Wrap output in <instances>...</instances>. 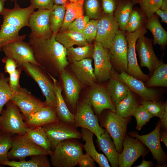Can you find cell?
Listing matches in <instances>:
<instances>
[{
  "label": "cell",
  "instance_id": "6",
  "mask_svg": "<svg viewBox=\"0 0 167 167\" xmlns=\"http://www.w3.org/2000/svg\"><path fill=\"white\" fill-rule=\"evenodd\" d=\"M22 70L37 84L45 98L46 105L55 108L56 99L53 81L42 68L30 63H24Z\"/></svg>",
  "mask_w": 167,
  "mask_h": 167
},
{
  "label": "cell",
  "instance_id": "40",
  "mask_svg": "<svg viewBox=\"0 0 167 167\" xmlns=\"http://www.w3.org/2000/svg\"><path fill=\"white\" fill-rule=\"evenodd\" d=\"M15 92L9 83V77L2 72L0 73V115L3 106L11 101Z\"/></svg>",
  "mask_w": 167,
  "mask_h": 167
},
{
  "label": "cell",
  "instance_id": "15",
  "mask_svg": "<svg viewBox=\"0 0 167 167\" xmlns=\"http://www.w3.org/2000/svg\"><path fill=\"white\" fill-rule=\"evenodd\" d=\"M11 101L19 109L24 121L46 105L45 101H42L27 89L21 87L15 92Z\"/></svg>",
  "mask_w": 167,
  "mask_h": 167
},
{
  "label": "cell",
  "instance_id": "12",
  "mask_svg": "<svg viewBox=\"0 0 167 167\" xmlns=\"http://www.w3.org/2000/svg\"><path fill=\"white\" fill-rule=\"evenodd\" d=\"M74 120L75 127L87 129L96 137H100L105 131L100 125L98 118L92 107L84 100L77 105Z\"/></svg>",
  "mask_w": 167,
  "mask_h": 167
},
{
  "label": "cell",
  "instance_id": "42",
  "mask_svg": "<svg viewBox=\"0 0 167 167\" xmlns=\"http://www.w3.org/2000/svg\"><path fill=\"white\" fill-rule=\"evenodd\" d=\"M142 105L153 116L161 119L167 109V102L162 103L157 101H151L142 100Z\"/></svg>",
  "mask_w": 167,
  "mask_h": 167
},
{
  "label": "cell",
  "instance_id": "46",
  "mask_svg": "<svg viewBox=\"0 0 167 167\" xmlns=\"http://www.w3.org/2000/svg\"><path fill=\"white\" fill-rule=\"evenodd\" d=\"M98 19H92L86 24L82 33L88 42H91L95 39L97 33V25Z\"/></svg>",
  "mask_w": 167,
  "mask_h": 167
},
{
  "label": "cell",
  "instance_id": "7",
  "mask_svg": "<svg viewBox=\"0 0 167 167\" xmlns=\"http://www.w3.org/2000/svg\"><path fill=\"white\" fill-rule=\"evenodd\" d=\"M53 151L45 150L36 144L25 135L12 137V147L9 151V160H25L26 157L37 155H50Z\"/></svg>",
  "mask_w": 167,
  "mask_h": 167
},
{
  "label": "cell",
  "instance_id": "30",
  "mask_svg": "<svg viewBox=\"0 0 167 167\" xmlns=\"http://www.w3.org/2000/svg\"><path fill=\"white\" fill-rule=\"evenodd\" d=\"M106 89L115 106L127 96L129 88L121 81L111 77Z\"/></svg>",
  "mask_w": 167,
  "mask_h": 167
},
{
  "label": "cell",
  "instance_id": "25",
  "mask_svg": "<svg viewBox=\"0 0 167 167\" xmlns=\"http://www.w3.org/2000/svg\"><path fill=\"white\" fill-rule=\"evenodd\" d=\"M59 121L55 108L46 105L31 115L25 122L28 127L34 128Z\"/></svg>",
  "mask_w": 167,
  "mask_h": 167
},
{
  "label": "cell",
  "instance_id": "22",
  "mask_svg": "<svg viewBox=\"0 0 167 167\" xmlns=\"http://www.w3.org/2000/svg\"><path fill=\"white\" fill-rule=\"evenodd\" d=\"M60 76L62 80L67 102L73 109H76L82 84L72 74L65 69Z\"/></svg>",
  "mask_w": 167,
  "mask_h": 167
},
{
  "label": "cell",
  "instance_id": "50",
  "mask_svg": "<svg viewBox=\"0 0 167 167\" xmlns=\"http://www.w3.org/2000/svg\"><path fill=\"white\" fill-rule=\"evenodd\" d=\"M95 161L90 155L86 152L83 154L79 158L76 165L80 167H95Z\"/></svg>",
  "mask_w": 167,
  "mask_h": 167
},
{
  "label": "cell",
  "instance_id": "56",
  "mask_svg": "<svg viewBox=\"0 0 167 167\" xmlns=\"http://www.w3.org/2000/svg\"><path fill=\"white\" fill-rule=\"evenodd\" d=\"M154 164L152 161H145L143 159L142 161L139 165L135 167H151L153 166Z\"/></svg>",
  "mask_w": 167,
  "mask_h": 167
},
{
  "label": "cell",
  "instance_id": "16",
  "mask_svg": "<svg viewBox=\"0 0 167 167\" xmlns=\"http://www.w3.org/2000/svg\"><path fill=\"white\" fill-rule=\"evenodd\" d=\"M92 56L94 68V74L96 81L102 83L109 79L112 68L109 49L104 48L99 42L95 41Z\"/></svg>",
  "mask_w": 167,
  "mask_h": 167
},
{
  "label": "cell",
  "instance_id": "44",
  "mask_svg": "<svg viewBox=\"0 0 167 167\" xmlns=\"http://www.w3.org/2000/svg\"><path fill=\"white\" fill-rule=\"evenodd\" d=\"M12 135L2 133L0 136V162L9 160L8 154L12 147Z\"/></svg>",
  "mask_w": 167,
  "mask_h": 167
},
{
  "label": "cell",
  "instance_id": "37",
  "mask_svg": "<svg viewBox=\"0 0 167 167\" xmlns=\"http://www.w3.org/2000/svg\"><path fill=\"white\" fill-rule=\"evenodd\" d=\"M94 45L88 44L82 46L66 49V58L69 62L78 61L87 58H92Z\"/></svg>",
  "mask_w": 167,
  "mask_h": 167
},
{
  "label": "cell",
  "instance_id": "32",
  "mask_svg": "<svg viewBox=\"0 0 167 167\" xmlns=\"http://www.w3.org/2000/svg\"><path fill=\"white\" fill-rule=\"evenodd\" d=\"M46 155H37L31 156L28 161L25 160L16 161L9 160L0 162L3 165L11 167H50L51 165Z\"/></svg>",
  "mask_w": 167,
  "mask_h": 167
},
{
  "label": "cell",
  "instance_id": "27",
  "mask_svg": "<svg viewBox=\"0 0 167 167\" xmlns=\"http://www.w3.org/2000/svg\"><path fill=\"white\" fill-rule=\"evenodd\" d=\"M82 138L85 141L83 147L86 152L88 154L100 167H110L106 157L96 150L93 141L94 134L88 130L81 128Z\"/></svg>",
  "mask_w": 167,
  "mask_h": 167
},
{
  "label": "cell",
  "instance_id": "53",
  "mask_svg": "<svg viewBox=\"0 0 167 167\" xmlns=\"http://www.w3.org/2000/svg\"><path fill=\"white\" fill-rule=\"evenodd\" d=\"M156 15L161 18V22L167 23V11H163L159 9L155 12Z\"/></svg>",
  "mask_w": 167,
  "mask_h": 167
},
{
  "label": "cell",
  "instance_id": "3",
  "mask_svg": "<svg viewBox=\"0 0 167 167\" xmlns=\"http://www.w3.org/2000/svg\"><path fill=\"white\" fill-rule=\"evenodd\" d=\"M1 15L3 20L0 29V52L9 43L25 39L27 35H20L19 32L23 27H28V23L15 16L10 9L4 8Z\"/></svg>",
  "mask_w": 167,
  "mask_h": 167
},
{
  "label": "cell",
  "instance_id": "2",
  "mask_svg": "<svg viewBox=\"0 0 167 167\" xmlns=\"http://www.w3.org/2000/svg\"><path fill=\"white\" fill-rule=\"evenodd\" d=\"M83 145L75 139H69L59 142L50 155L54 167H74L83 154Z\"/></svg>",
  "mask_w": 167,
  "mask_h": 167
},
{
  "label": "cell",
  "instance_id": "58",
  "mask_svg": "<svg viewBox=\"0 0 167 167\" xmlns=\"http://www.w3.org/2000/svg\"><path fill=\"white\" fill-rule=\"evenodd\" d=\"M160 9L163 11H167V0H163Z\"/></svg>",
  "mask_w": 167,
  "mask_h": 167
},
{
  "label": "cell",
  "instance_id": "52",
  "mask_svg": "<svg viewBox=\"0 0 167 167\" xmlns=\"http://www.w3.org/2000/svg\"><path fill=\"white\" fill-rule=\"evenodd\" d=\"M2 61L5 64V72L9 75L14 72L18 67L16 63L11 58L5 56L3 58Z\"/></svg>",
  "mask_w": 167,
  "mask_h": 167
},
{
  "label": "cell",
  "instance_id": "60",
  "mask_svg": "<svg viewBox=\"0 0 167 167\" xmlns=\"http://www.w3.org/2000/svg\"><path fill=\"white\" fill-rule=\"evenodd\" d=\"M134 4L139 3V0H130Z\"/></svg>",
  "mask_w": 167,
  "mask_h": 167
},
{
  "label": "cell",
  "instance_id": "41",
  "mask_svg": "<svg viewBox=\"0 0 167 167\" xmlns=\"http://www.w3.org/2000/svg\"><path fill=\"white\" fill-rule=\"evenodd\" d=\"M163 0H139L140 10L147 19L160 9Z\"/></svg>",
  "mask_w": 167,
  "mask_h": 167
},
{
  "label": "cell",
  "instance_id": "51",
  "mask_svg": "<svg viewBox=\"0 0 167 167\" xmlns=\"http://www.w3.org/2000/svg\"><path fill=\"white\" fill-rule=\"evenodd\" d=\"M103 13L105 14H113L118 0H101Z\"/></svg>",
  "mask_w": 167,
  "mask_h": 167
},
{
  "label": "cell",
  "instance_id": "5",
  "mask_svg": "<svg viewBox=\"0 0 167 167\" xmlns=\"http://www.w3.org/2000/svg\"><path fill=\"white\" fill-rule=\"evenodd\" d=\"M6 105L0 115V129L2 133L12 135H25L28 127L19 109L11 101Z\"/></svg>",
  "mask_w": 167,
  "mask_h": 167
},
{
  "label": "cell",
  "instance_id": "20",
  "mask_svg": "<svg viewBox=\"0 0 167 167\" xmlns=\"http://www.w3.org/2000/svg\"><path fill=\"white\" fill-rule=\"evenodd\" d=\"M135 50L139 57L140 66L147 67L151 76L161 61L155 54L152 40L144 35L140 36L137 41Z\"/></svg>",
  "mask_w": 167,
  "mask_h": 167
},
{
  "label": "cell",
  "instance_id": "31",
  "mask_svg": "<svg viewBox=\"0 0 167 167\" xmlns=\"http://www.w3.org/2000/svg\"><path fill=\"white\" fill-rule=\"evenodd\" d=\"M134 5L130 0H118L113 15L120 29L125 31L126 23L133 10Z\"/></svg>",
  "mask_w": 167,
  "mask_h": 167
},
{
  "label": "cell",
  "instance_id": "4",
  "mask_svg": "<svg viewBox=\"0 0 167 167\" xmlns=\"http://www.w3.org/2000/svg\"><path fill=\"white\" fill-rule=\"evenodd\" d=\"M129 119L130 117L123 118L110 110L100 118L101 126L104 127L110 135L119 153L122 150V143Z\"/></svg>",
  "mask_w": 167,
  "mask_h": 167
},
{
  "label": "cell",
  "instance_id": "57",
  "mask_svg": "<svg viewBox=\"0 0 167 167\" xmlns=\"http://www.w3.org/2000/svg\"><path fill=\"white\" fill-rule=\"evenodd\" d=\"M69 0H54V4L59 5L65 4Z\"/></svg>",
  "mask_w": 167,
  "mask_h": 167
},
{
  "label": "cell",
  "instance_id": "55",
  "mask_svg": "<svg viewBox=\"0 0 167 167\" xmlns=\"http://www.w3.org/2000/svg\"><path fill=\"white\" fill-rule=\"evenodd\" d=\"M160 140L162 141L166 147H167V131L160 130Z\"/></svg>",
  "mask_w": 167,
  "mask_h": 167
},
{
  "label": "cell",
  "instance_id": "23",
  "mask_svg": "<svg viewBox=\"0 0 167 167\" xmlns=\"http://www.w3.org/2000/svg\"><path fill=\"white\" fill-rule=\"evenodd\" d=\"M92 62L89 58L71 63L73 74L83 84L91 86L96 81Z\"/></svg>",
  "mask_w": 167,
  "mask_h": 167
},
{
  "label": "cell",
  "instance_id": "36",
  "mask_svg": "<svg viewBox=\"0 0 167 167\" xmlns=\"http://www.w3.org/2000/svg\"><path fill=\"white\" fill-rule=\"evenodd\" d=\"M150 77L144 84L148 88L167 87V64L161 61Z\"/></svg>",
  "mask_w": 167,
  "mask_h": 167
},
{
  "label": "cell",
  "instance_id": "43",
  "mask_svg": "<svg viewBox=\"0 0 167 167\" xmlns=\"http://www.w3.org/2000/svg\"><path fill=\"white\" fill-rule=\"evenodd\" d=\"M84 3L87 15L89 18L96 20L101 16L100 13L103 8L99 0H84Z\"/></svg>",
  "mask_w": 167,
  "mask_h": 167
},
{
  "label": "cell",
  "instance_id": "63",
  "mask_svg": "<svg viewBox=\"0 0 167 167\" xmlns=\"http://www.w3.org/2000/svg\"><path fill=\"white\" fill-rule=\"evenodd\" d=\"M2 167V166L0 164V167Z\"/></svg>",
  "mask_w": 167,
  "mask_h": 167
},
{
  "label": "cell",
  "instance_id": "11",
  "mask_svg": "<svg viewBox=\"0 0 167 167\" xmlns=\"http://www.w3.org/2000/svg\"><path fill=\"white\" fill-rule=\"evenodd\" d=\"M42 127L50 142L51 151L54 150L58 144L63 140L69 139H80L82 138L81 132L75 127L60 121Z\"/></svg>",
  "mask_w": 167,
  "mask_h": 167
},
{
  "label": "cell",
  "instance_id": "61",
  "mask_svg": "<svg viewBox=\"0 0 167 167\" xmlns=\"http://www.w3.org/2000/svg\"><path fill=\"white\" fill-rule=\"evenodd\" d=\"M80 0H69L70 1L72 2H77V1H78Z\"/></svg>",
  "mask_w": 167,
  "mask_h": 167
},
{
  "label": "cell",
  "instance_id": "17",
  "mask_svg": "<svg viewBox=\"0 0 167 167\" xmlns=\"http://www.w3.org/2000/svg\"><path fill=\"white\" fill-rule=\"evenodd\" d=\"M111 62L119 71L127 72L128 43L125 31L119 29L108 49Z\"/></svg>",
  "mask_w": 167,
  "mask_h": 167
},
{
  "label": "cell",
  "instance_id": "28",
  "mask_svg": "<svg viewBox=\"0 0 167 167\" xmlns=\"http://www.w3.org/2000/svg\"><path fill=\"white\" fill-rule=\"evenodd\" d=\"M55 38L66 49L75 45L82 46L88 44L82 32L71 30L58 31Z\"/></svg>",
  "mask_w": 167,
  "mask_h": 167
},
{
  "label": "cell",
  "instance_id": "54",
  "mask_svg": "<svg viewBox=\"0 0 167 167\" xmlns=\"http://www.w3.org/2000/svg\"><path fill=\"white\" fill-rule=\"evenodd\" d=\"M161 127L164 130L167 131V109H166L162 117L160 120Z\"/></svg>",
  "mask_w": 167,
  "mask_h": 167
},
{
  "label": "cell",
  "instance_id": "64",
  "mask_svg": "<svg viewBox=\"0 0 167 167\" xmlns=\"http://www.w3.org/2000/svg\"><path fill=\"white\" fill-rule=\"evenodd\" d=\"M4 0L6 1L8 0Z\"/></svg>",
  "mask_w": 167,
  "mask_h": 167
},
{
  "label": "cell",
  "instance_id": "62",
  "mask_svg": "<svg viewBox=\"0 0 167 167\" xmlns=\"http://www.w3.org/2000/svg\"><path fill=\"white\" fill-rule=\"evenodd\" d=\"M2 132L1 130V129H0V136L2 134Z\"/></svg>",
  "mask_w": 167,
  "mask_h": 167
},
{
  "label": "cell",
  "instance_id": "59",
  "mask_svg": "<svg viewBox=\"0 0 167 167\" xmlns=\"http://www.w3.org/2000/svg\"><path fill=\"white\" fill-rule=\"evenodd\" d=\"M5 2L4 0H0V15H1L4 8V5Z\"/></svg>",
  "mask_w": 167,
  "mask_h": 167
},
{
  "label": "cell",
  "instance_id": "9",
  "mask_svg": "<svg viewBox=\"0 0 167 167\" xmlns=\"http://www.w3.org/2000/svg\"><path fill=\"white\" fill-rule=\"evenodd\" d=\"M147 32L143 27L132 33L126 32L128 43L127 69L126 73L143 82H146L150 77L144 74L138 64L135 50L137 41L140 36L144 35Z\"/></svg>",
  "mask_w": 167,
  "mask_h": 167
},
{
  "label": "cell",
  "instance_id": "24",
  "mask_svg": "<svg viewBox=\"0 0 167 167\" xmlns=\"http://www.w3.org/2000/svg\"><path fill=\"white\" fill-rule=\"evenodd\" d=\"M52 79L56 99L55 109L60 121L74 126L75 114L69 110L62 95V88L55 77L48 73Z\"/></svg>",
  "mask_w": 167,
  "mask_h": 167
},
{
  "label": "cell",
  "instance_id": "8",
  "mask_svg": "<svg viewBox=\"0 0 167 167\" xmlns=\"http://www.w3.org/2000/svg\"><path fill=\"white\" fill-rule=\"evenodd\" d=\"M122 151L118 155L120 167H131L140 156L144 157L149 152L148 148L138 139L126 134L122 143Z\"/></svg>",
  "mask_w": 167,
  "mask_h": 167
},
{
  "label": "cell",
  "instance_id": "14",
  "mask_svg": "<svg viewBox=\"0 0 167 167\" xmlns=\"http://www.w3.org/2000/svg\"><path fill=\"white\" fill-rule=\"evenodd\" d=\"M2 51L4 52L6 56L14 59L18 67L22 70L23 65L24 63H30L40 66L35 59L31 45L29 42H25L24 40L9 43L2 47Z\"/></svg>",
  "mask_w": 167,
  "mask_h": 167
},
{
  "label": "cell",
  "instance_id": "38",
  "mask_svg": "<svg viewBox=\"0 0 167 167\" xmlns=\"http://www.w3.org/2000/svg\"><path fill=\"white\" fill-rule=\"evenodd\" d=\"M50 22L52 35H56L62 27L64 20L65 4H54L50 10Z\"/></svg>",
  "mask_w": 167,
  "mask_h": 167
},
{
  "label": "cell",
  "instance_id": "48",
  "mask_svg": "<svg viewBox=\"0 0 167 167\" xmlns=\"http://www.w3.org/2000/svg\"><path fill=\"white\" fill-rule=\"evenodd\" d=\"M22 70L18 67L13 73L9 75V83L12 91L15 92L21 87L19 80Z\"/></svg>",
  "mask_w": 167,
  "mask_h": 167
},
{
  "label": "cell",
  "instance_id": "21",
  "mask_svg": "<svg viewBox=\"0 0 167 167\" xmlns=\"http://www.w3.org/2000/svg\"><path fill=\"white\" fill-rule=\"evenodd\" d=\"M50 13V10L45 9H38L33 12L28 21L31 33L41 38H47L51 36Z\"/></svg>",
  "mask_w": 167,
  "mask_h": 167
},
{
  "label": "cell",
  "instance_id": "19",
  "mask_svg": "<svg viewBox=\"0 0 167 167\" xmlns=\"http://www.w3.org/2000/svg\"><path fill=\"white\" fill-rule=\"evenodd\" d=\"M119 28L113 14H104L98 19L95 41L100 42L104 48L109 49Z\"/></svg>",
  "mask_w": 167,
  "mask_h": 167
},
{
  "label": "cell",
  "instance_id": "29",
  "mask_svg": "<svg viewBox=\"0 0 167 167\" xmlns=\"http://www.w3.org/2000/svg\"><path fill=\"white\" fill-rule=\"evenodd\" d=\"M152 32L153 36V43L158 44L164 48L167 43V32L162 26L158 16L154 14L147 20L145 27Z\"/></svg>",
  "mask_w": 167,
  "mask_h": 167
},
{
  "label": "cell",
  "instance_id": "33",
  "mask_svg": "<svg viewBox=\"0 0 167 167\" xmlns=\"http://www.w3.org/2000/svg\"><path fill=\"white\" fill-rule=\"evenodd\" d=\"M84 0L72 2L69 1L65 4L66 12L63 23L59 31L66 30L68 25L74 20L83 15Z\"/></svg>",
  "mask_w": 167,
  "mask_h": 167
},
{
  "label": "cell",
  "instance_id": "34",
  "mask_svg": "<svg viewBox=\"0 0 167 167\" xmlns=\"http://www.w3.org/2000/svg\"><path fill=\"white\" fill-rule=\"evenodd\" d=\"M139 104L129 89L126 96L115 105L116 112L121 117L126 118L134 116Z\"/></svg>",
  "mask_w": 167,
  "mask_h": 167
},
{
  "label": "cell",
  "instance_id": "47",
  "mask_svg": "<svg viewBox=\"0 0 167 167\" xmlns=\"http://www.w3.org/2000/svg\"><path fill=\"white\" fill-rule=\"evenodd\" d=\"M88 15H82L74 20L68 26L66 29L82 32L86 24L89 21Z\"/></svg>",
  "mask_w": 167,
  "mask_h": 167
},
{
  "label": "cell",
  "instance_id": "39",
  "mask_svg": "<svg viewBox=\"0 0 167 167\" xmlns=\"http://www.w3.org/2000/svg\"><path fill=\"white\" fill-rule=\"evenodd\" d=\"M146 18L140 9L133 8L126 23L125 32L132 33L144 27L143 25L146 21Z\"/></svg>",
  "mask_w": 167,
  "mask_h": 167
},
{
  "label": "cell",
  "instance_id": "35",
  "mask_svg": "<svg viewBox=\"0 0 167 167\" xmlns=\"http://www.w3.org/2000/svg\"><path fill=\"white\" fill-rule=\"evenodd\" d=\"M36 145L48 151H51V144L42 126L27 128L25 135Z\"/></svg>",
  "mask_w": 167,
  "mask_h": 167
},
{
  "label": "cell",
  "instance_id": "10",
  "mask_svg": "<svg viewBox=\"0 0 167 167\" xmlns=\"http://www.w3.org/2000/svg\"><path fill=\"white\" fill-rule=\"evenodd\" d=\"M84 101L100 116L105 109L116 112L115 107L106 89L103 85L95 83L91 86Z\"/></svg>",
  "mask_w": 167,
  "mask_h": 167
},
{
  "label": "cell",
  "instance_id": "45",
  "mask_svg": "<svg viewBox=\"0 0 167 167\" xmlns=\"http://www.w3.org/2000/svg\"><path fill=\"white\" fill-rule=\"evenodd\" d=\"M134 116L137 122L136 129L140 130L143 126L149 122L153 116L142 105H139L136 108Z\"/></svg>",
  "mask_w": 167,
  "mask_h": 167
},
{
  "label": "cell",
  "instance_id": "13",
  "mask_svg": "<svg viewBox=\"0 0 167 167\" xmlns=\"http://www.w3.org/2000/svg\"><path fill=\"white\" fill-rule=\"evenodd\" d=\"M161 125L160 121L152 131L143 135H139L136 131H131L129 135L140 140L151 152L153 158L157 162L158 166L166 167L167 156L163 150L160 143V133Z\"/></svg>",
  "mask_w": 167,
  "mask_h": 167
},
{
  "label": "cell",
  "instance_id": "18",
  "mask_svg": "<svg viewBox=\"0 0 167 167\" xmlns=\"http://www.w3.org/2000/svg\"><path fill=\"white\" fill-rule=\"evenodd\" d=\"M111 77L116 79L126 84L129 89L139 96L143 100L157 101L159 93L156 89L147 87L143 82L130 75L126 72H117L112 68Z\"/></svg>",
  "mask_w": 167,
  "mask_h": 167
},
{
  "label": "cell",
  "instance_id": "49",
  "mask_svg": "<svg viewBox=\"0 0 167 167\" xmlns=\"http://www.w3.org/2000/svg\"><path fill=\"white\" fill-rule=\"evenodd\" d=\"M34 9L50 10L54 4V0H29Z\"/></svg>",
  "mask_w": 167,
  "mask_h": 167
},
{
  "label": "cell",
  "instance_id": "26",
  "mask_svg": "<svg viewBox=\"0 0 167 167\" xmlns=\"http://www.w3.org/2000/svg\"><path fill=\"white\" fill-rule=\"evenodd\" d=\"M96 138L100 149L105 155L111 167H118V157L119 153L116 150L110 135L105 131L100 137Z\"/></svg>",
  "mask_w": 167,
  "mask_h": 167
},
{
  "label": "cell",
  "instance_id": "1",
  "mask_svg": "<svg viewBox=\"0 0 167 167\" xmlns=\"http://www.w3.org/2000/svg\"><path fill=\"white\" fill-rule=\"evenodd\" d=\"M56 35L47 38H41L30 33L28 42L31 45L35 59L40 66L55 77L69 64L66 49L58 42Z\"/></svg>",
  "mask_w": 167,
  "mask_h": 167
}]
</instances>
